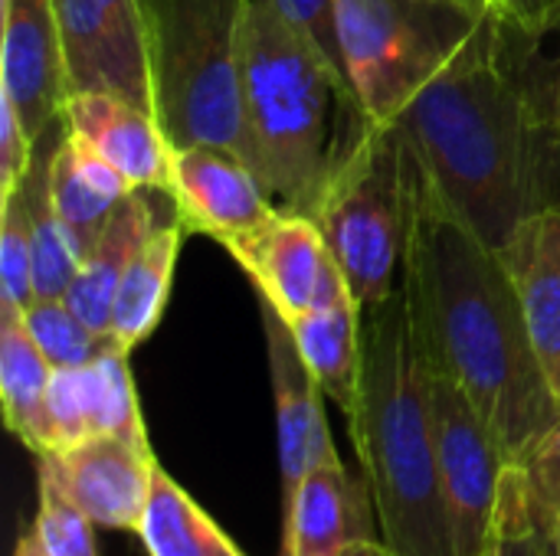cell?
Instances as JSON below:
<instances>
[{"mask_svg":"<svg viewBox=\"0 0 560 556\" xmlns=\"http://www.w3.org/2000/svg\"><path fill=\"white\" fill-rule=\"evenodd\" d=\"M266 354H269V380L276 403V442H279V472H282V501L295 492L308 469L338 462V449L328 433V419L322 410V387L308 370L299 341L289 321L259 298Z\"/></svg>","mask_w":560,"mask_h":556,"instance_id":"30bf717a","label":"cell"},{"mask_svg":"<svg viewBox=\"0 0 560 556\" xmlns=\"http://www.w3.org/2000/svg\"><path fill=\"white\" fill-rule=\"evenodd\" d=\"M23 321L36 341V347L43 351V357L52 364V370L59 367H85L92 364L105 344L112 338L95 334L72 308L66 298H36L26 311Z\"/></svg>","mask_w":560,"mask_h":556,"instance_id":"484cf974","label":"cell"},{"mask_svg":"<svg viewBox=\"0 0 560 556\" xmlns=\"http://www.w3.org/2000/svg\"><path fill=\"white\" fill-rule=\"evenodd\" d=\"M33 138L26 134L13 102L0 95V200L10 197L33 161Z\"/></svg>","mask_w":560,"mask_h":556,"instance_id":"1f68e13d","label":"cell"},{"mask_svg":"<svg viewBox=\"0 0 560 556\" xmlns=\"http://www.w3.org/2000/svg\"><path fill=\"white\" fill-rule=\"evenodd\" d=\"M348 433L390 556H453L436 462L433 370L407 282L361 308V387Z\"/></svg>","mask_w":560,"mask_h":556,"instance_id":"277c9868","label":"cell"},{"mask_svg":"<svg viewBox=\"0 0 560 556\" xmlns=\"http://www.w3.org/2000/svg\"><path fill=\"white\" fill-rule=\"evenodd\" d=\"M36 459L49 462L62 488L92 518L95 528L138 534L158 465L151 446L121 436H89L79 446Z\"/></svg>","mask_w":560,"mask_h":556,"instance_id":"4fadbf2b","label":"cell"},{"mask_svg":"<svg viewBox=\"0 0 560 556\" xmlns=\"http://www.w3.org/2000/svg\"><path fill=\"white\" fill-rule=\"evenodd\" d=\"M541 367L560 397V203L532 213L499 249Z\"/></svg>","mask_w":560,"mask_h":556,"instance_id":"e0dca14e","label":"cell"},{"mask_svg":"<svg viewBox=\"0 0 560 556\" xmlns=\"http://www.w3.org/2000/svg\"><path fill=\"white\" fill-rule=\"evenodd\" d=\"M128 347L115 338L105 344V351L82 367V390H85V410H89V429L92 436H121L141 446L148 442V429L138 406L135 377L128 370Z\"/></svg>","mask_w":560,"mask_h":556,"instance_id":"cb8c5ba5","label":"cell"},{"mask_svg":"<svg viewBox=\"0 0 560 556\" xmlns=\"http://www.w3.org/2000/svg\"><path fill=\"white\" fill-rule=\"evenodd\" d=\"M0 298L26 311L36 301L33 279V233L20 187L0 200Z\"/></svg>","mask_w":560,"mask_h":556,"instance_id":"f1b7e54d","label":"cell"},{"mask_svg":"<svg viewBox=\"0 0 560 556\" xmlns=\"http://www.w3.org/2000/svg\"><path fill=\"white\" fill-rule=\"evenodd\" d=\"M167 200L187 233H207L217 242H226L276 213L253 167L236 151L213 144L174 147Z\"/></svg>","mask_w":560,"mask_h":556,"instance_id":"8fae6325","label":"cell"},{"mask_svg":"<svg viewBox=\"0 0 560 556\" xmlns=\"http://www.w3.org/2000/svg\"><path fill=\"white\" fill-rule=\"evenodd\" d=\"M36 485L39 508L33 521V534L39 537L49 556H98L95 554V524L62 488L49 462L36 459Z\"/></svg>","mask_w":560,"mask_h":556,"instance_id":"4316f807","label":"cell"},{"mask_svg":"<svg viewBox=\"0 0 560 556\" xmlns=\"http://www.w3.org/2000/svg\"><path fill=\"white\" fill-rule=\"evenodd\" d=\"M486 556H558V518L535 495L522 465H509L502 475Z\"/></svg>","mask_w":560,"mask_h":556,"instance_id":"d4e9b609","label":"cell"},{"mask_svg":"<svg viewBox=\"0 0 560 556\" xmlns=\"http://www.w3.org/2000/svg\"><path fill=\"white\" fill-rule=\"evenodd\" d=\"M49 190H52V206H56L59 220L69 226V233L79 242L82 259H85V252L92 249V242L112 220L115 206L135 187L112 164H105L92 147H85L79 138H72L66 128V138L52 157Z\"/></svg>","mask_w":560,"mask_h":556,"instance_id":"44dd1931","label":"cell"},{"mask_svg":"<svg viewBox=\"0 0 560 556\" xmlns=\"http://www.w3.org/2000/svg\"><path fill=\"white\" fill-rule=\"evenodd\" d=\"M361 541H381L368 478L341 459L308 469L285 498V556H341Z\"/></svg>","mask_w":560,"mask_h":556,"instance_id":"2e32d148","label":"cell"},{"mask_svg":"<svg viewBox=\"0 0 560 556\" xmlns=\"http://www.w3.org/2000/svg\"><path fill=\"white\" fill-rule=\"evenodd\" d=\"M404 282L430 367L463 387L509 465H525L558 426L560 397L499 249L446 203L417 151Z\"/></svg>","mask_w":560,"mask_h":556,"instance_id":"6da1fadb","label":"cell"},{"mask_svg":"<svg viewBox=\"0 0 560 556\" xmlns=\"http://www.w3.org/2000/svg\"><path fill=\"white\" fill-rule=\"evenodd\" d=\"M62 118L69 134L112 164L135 190H171L174 144L154 111L108 92H72Z\"/></svg>","mask_w":560,"mask_h":556,"instance_id":"9a60e30c","label":"cell"},{"mask_svg":"<svg viewBox=\"0 0 560 556\" xmlns=\"http://www.w3.org/2000/svg\"><path fill=\"white\" fill-rule=\"evenodd\" d=\"M184 233L187 229L180 226L177 213L171 220L158 223L154 233L138 249V256L131 259V265L118 285L115 308H112V338L118 344H125L128 351H135L138 344H144L154 334V328L167 308Z\"/></svg>","mask_w":560,"mask_h":556,"instance_id":"7402d4cb","label":"cell"},{"mask_svg":"<svg viewBox=\"0 0 560 556\" xmlns=\"http://www.w3.org/2000/svg\"><path fill=\"white\" fill-rule=\"evenodd\" d=\"M433 419L453 556H486L509 459L463 387L440 370H433Z\"/></svg>","mask_w":560,"mask_h":556,"instance_id":"ba28073f","label":"cell"},{"mask_svg":"<svg viewBox=\"0 0 560 556\" xmlns=\"http://www.w3.org/2000/svg\"><path fill=\"white\" fill-rule=\"evenodd\" d=\"M558 556H560V514H558Z\"/></svg>","mask_w":560,"mask_h":556,"instance_id":"8d00e7d4","label":"cell"},{"mask_svg":"<svg viewBox=\"0 0 560 556\" xmlns=\"http://www.w3.org/2000/svg\"><path fill=\"white\" fill-rule=\"evenodd\" d=\"M545 33L558 39L555 52H545V46L535 36H522L515 29H512V43H515L518 79L525 88L532 121L541 131V138L560 144V20Z\"/></svg>","mask_w":560,"mask_h":556,"instance_id":"83f0119b","label":"cell"},{"mask_svg":"<svg viewBox=\"0 0 560 556\" xmlns=\"http://www.w3.org/2000/svg\"><path fill=\"white\" fill-rule=\"evenodd\" d=\"M148 556H246L230 534L161 469L151 475V498L138 528Z\"/></svg>","mask_w":560,"mask_h":556,"instance_id":"603a6c76","label":"cell"},{"mask_svg":"<svg viewBox=\"0 0 560 556\" xmlns=\"http://www.w3.org/2000/svg\"><path fill=\"white\" fill-rule=\"evenodd\" d=\"M315 223L361 308L394 295L413 223V147L397 125L374 128Z\"/></svg>","mask_w":560,"mask_h":556,"instance_id":"8992f818","label":"cell"},{"mask_svg":"<svg viewBox=\"0 0 560 556\" xmlns=\"http://www.w3.org/2000/svg\"><path fill=\"white\" fill-rule=\"evenodd\" d=\"M154 193L158 190H131L115 206L112 220L105 223V229L98 233V239L85 252V259H82V265H79V272L66 292L69 308L95 334L112 338V308H115L118 285H121L131 259L144 246V239L161 223L154 213V203H151Z\"/></svg>","mask_w":560,"mask_h":556,"instance_id":"ac0fdd59","label":"cell"},{"mask_svg":"<svg viewBox=\"0 0 560 556\" xmlns=\"http://www.w3.org/2000/svg\"><path fill=\"white\" fill-rule=\"evenodd\" d=\"M528 472V482L535 495L545 501V508L558 518L560 514V419L558 426L545 436V442L535 449V456L522 465Z\"/></svg>","mask_w":560,"mask_h":556,"instance_id":"d6a6232c","label":"cell"},{"mask_svg":"<svg viewBox=\"0 0 560 556\" xmlns=\"http://www.w3.org/2000/svg\"><path fill=\"white\" fill-rule=\"evenodd\" d=\"M246 0H141L154 115L174 147L213 144L246 161Z\"/></svg>","mask_w":560,"mask_h":556,"instance_id":"5b68a950","label":"cell"},{"mask_svg":"<svg viewBox=\"0 0 560 556\" xmlns=\"http://www.w3.org/2000/svg\"><path fill=\"white\" fill-rule=\"evenodd\" d=\"M492 0H338L348 72L377 125L453 62Z\"/></svg>","mask_w":560,"mask_h":556,"instance_id":"52a82bcc","label":"cell"},{"mask_svg":"<svg viewBox=\"0 0 560 556\" xmlns=\"http://www.w3.org/2000/svg\"><path fill=\"white\" fill-rule=\"evenodd\" d=\"M13 556H49L43 551V544H39V537L33 534V528L26 531V534H20V541H16V551Z\"/></svg>","mask_w":560,"mask_h":556,"instance_id":"e575fe53","label":"cell"},{"mask_svg":"<svg viewBox=\"0 0 560 556\" xmlns=\"http://www.w3.org/2000/svg\"><path fill=\"white\" fill-rule=\"evenodd\" d=\"M220 246L230 249V256L253 279L256 295L266 298L285 321H295L318 305L331 252L312 216L276 210L266 223Z\"/></svg>","mask_w":560,"mask_h":556,"instance_id":"7c38bea8","label":"cell"},{"mask_svg":"<svg viewBox=\"0 0 560 556\" xmlns=\"http://www.w3.org/2000/svg\"><path fill=\"white\" fill-rule=\"evenodd\" d=\"M49 429H52V452L79 446L92 436L89 429V410H85V390H82V367H59L49 380Z\"/></svg>","mask_w":560,"mask_h":556,"instance_id":"4dcf8cb0","label":"cell"},{"mask_svg":"<svg viewBox=\"0 0 560 556\" xmlns=\"http://www.w3.org/2000/svg\"><path fill=\"white\" fill-rule=\"evenodd\" d=\"M246 164L282 213L318 220L377 121L358 85L282 23L269 0L243 7Z\"/></svg>","mask_w":560,"mask_h":556,"instance_id":"3957f363","label":"cell"},{"mask_svg":"<svg viewBox=\"0 0 560 556\" xmlns=\"http://www.w3.org/2000/svg\"><path fill=\"white\" fill-rule=\"evenodd\" d=\"M69 95L108 92L154 111L141 0H52Z\"/></svg>","mask_w":560,"mask_h":556,"instance_id":"9c48e42d","label":"cell"},{"mask_svg":"<svg viewBox=\"0 0 560 556\" xmlns=\"http://www.w3.org/2000/svg\"><path fill=\"white\" fill-rule=\"evenodd\" d=\"M269 3L289 29H295L312 49H318L338 72L351 79L345 46H341L338 0H269Z\"/></svg>","mask_w":560,"mask_h":556,"instance_id":"f546056e","label":"cell"},{"mask_svg":"<svg viewBox=\"0 0 560 556\" xmlns=\"http://www.w3.org/2000/svg\"><path fill=\"white\" fill-rule=\"evenodd\" d=\"M341 556H390V551L384 547V541H361V544H351Z\"/></svg>","mask_w":560,"mask_h":556,"instance_id":"d590c367","label":"cell"},{"mask_svg":"<svg viewBox=\"0 0 560 556\" xmlns=\"http://www.w3.org/2000/svg\"><path fill=\"white\" fill-rule=\"evenodd\" d=\"M3 49H0V95H7L36 141L69 98L59 23L52 0H0Z\"/></svg>","mask_w":560,"mask_h":556,"instance_id":"5bb4252c","label":"cell"},{"mask_svg":"<svg viewBox=\"0 0 560 556\" xmlns=\"http://www.w3.org/2000/svg\"><path fill=\"white\" fill-rule=\"evenodd\" d=\"M49 380L52 364L36 347L23 311L0 298V400H3V423L7 429L33 452H52V429H49Z\"/></svg>","mask_w":560,"mask_h":556,"instance_id":"d6986e66","label":"cell"},{"mask_svg":"<svg viewBox=\"0 0 560 556\" xmlns=\"http://www.w3.org/2000/svg\"><path fill=\"white\" fill-rule=\"evenodd\" d=\"M394 125L446 203L489 246L502 249L532 213L551 206L538 180V144L548 138L532 121L512 29L495 0Z\"/></svg>","mask_w":560,"mask_h":556,"instance_id":"7a4b0ae2","label":"cell"},{"mask_svg":"<svg viewBox=\"0 0 560 556\" xmlns=\"http://www.w3.org/2000/svg\"><path fill=\"white\" fill-rule=\"evenodd\" d=\"M289 328L322 393L351 416L358 410L361 387V305L351 288L345 285L312 311L289 321Z\"/></svg>","mask_w":560,"mask_h":556,"instance_id":"ffe728a7","label":"cell"},{"mask_svg":"<svg viewBox=\"0 0 560 556\" xmlns=\"http://www.w3.org/2000/svg\"><path fill=\"white\" fill-rule=\"evenodd\" d=\"M495 10L522 36H541L560 20V0H495Z\"/></svg>","mask_w":560,"mask_h":556,"instance_id":"836d02e7","label":"cell"}]
</instances>
